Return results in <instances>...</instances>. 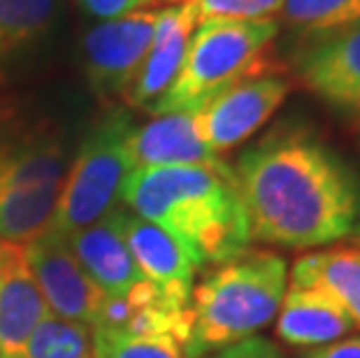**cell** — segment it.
Wrapping results in <instances>:
<instances>
[{
	"mask_svg": "<svg viewBox=\"0 0 360 358\" xmlns=\"http://www.w3.org/2000/svg\"><path fill=\"white\" fill-rule=\"evenodd\" d=\"M233 174L251 242L321 249L360 238V172L307 126H277Z\"/></svg>",
	"mask_w": 360,
	"mask_h": 358,
	"instance_id": "1",
	"label": "cell"
},
{
	"mask_svg": "<svg viewBox=\"0 0 360 358\" xmlns=\"http://www.w3.org/2000/svg\"><path fill=\"white\" fill-rule=\"evenodd\" d=\"M121 205L163 228L200 270L251 249L231 165L135 167L121 188Z\"/></svg>",
	"mask_w": 360,
	"mask_h": 358,
	"instance_id": "2",
	"label": "cell"
},
{
	"mask_svg": "<svg viewBox=\"0 0 360 358\" xmlns=\"http://www.w3.org/2000/svg\"><path fill=\"white\" fill-rule=\"evenodd\" d=\"M288 286V265L270 249L212 265L191 293L186 358H205L254 338L277 319Z\"/></svg>",
	"mask_w": 360,
	"mask_h": 358,
	"instance_id": "3",
	"label": "cell"
},
{
	"mask_svg": "<svg viewBox=\"0 0 360 358\" xmlns=\"http://www.w3.org/2000/svg\"><path fill=\"white\" fill-rule=\"evenodd\" d=\"M279 33V21H202L188 40L181 68L172 87L151 114L191 112L256 72L274 70L267 49Z\"/></svg>",
	"mask_w": 360,
	"mask_h": 358,
	"instance_id": "4",
	"label": "cell"
},
{
	"mask_svg": "<svg viewBox=\"0 0 360 358\" xmlns=\"http://www.w3.org/2000/svg\"><path fill=\"white\" fill-rule=\"evenodd\" d=\"M133 128V119L124 108H110L89 128L65 174L47 231L70 238L119 207L121 188L133 172L128 156Z\"/></svg>",
	"mask_w": 360,
	"mask_h": 358,
	"instance_id": "5",
	"label": "cell"
},
{
	"mask_svg": "<svg viewBox=\"0 0 360 358\" xmlns=\"http://www.w3.org/2000/svg\"><path fill=\"white\" fill-rule=\"evenodd\" d=\"M290 94V82L277 70H263L235 82L193 112L195 131L214 154H226L263 128Z\"/></svg>",
	"mask_w": 360,
	"mask_h": 358,
	"instance_id": "6",
	"label": "cell"
},
{
	"mask_svg": "<svg viewBox=\"0 0 360 358\" xmlns=\"http://www.w3.org/2000/svg\"><path fill=\"white\" fill-rule=\"evenodd\" d=\"M156 17L158 10H137L86 30L84 70L101 101L126 98L154 40Z\"/></svg>",
	"mask_w": 360,
	"mask_h": 358,
	"instance_id": "7",
	"label": "cell"
},
{
	"mask_svg": "<svg viewBox=\"0 0 360 358\" xmlns=\"http://www.w3.org/2000/svg\"><path fill=\"white\" fill-rule=\"evenodd\" d=\"M24 254L51 314L84 328H96L105 293L82 268L68 238L44 231L26 242Z\"/></svg>",
	"mask_w": 360,
	"mask_h": 358,
	"instance_id": "8",
	"label": "cell"
},
{
	"mask_svg": "<svg viewBox=\"0 0 360 358\" xmlns=\"http://www.w3.org/2000/svg\"><path fill=\"white\" fill-rule=\"evenodd\" d=\"M293 65L300 84L319 101L360 119V24L309 37Z\"/></svg>",
	"mask_w": 360,
	"mask_h": 358,
	"instance_id": "9",
	"label": "cell"
},
{
	"mask_svg": "<svg viewBox=\"0 0 360 358\" xmlns=\"http://www.w3.org/2000/svg\"><path fill=\"white\" fill-rule=\"evenodd\" d=\"M65 147L44 128L0 126V196L60 191Z\"/></svg>",
	"mask_w": 360,
	"mask_h": 358,
	"instance_id": "10",
	"label": "cell"
},
{
	"mask_svg": "<svg viewBox=\"0 0 360 358\" xmlns=\"http://www.w3.org/2000/svg\"><path fill=\"white\" fill-rule=\"evenodd\" d=\"M121 233L137 268L174 307L188 309L198 265L191 254L163 228L121 207Z\"/></svg>",
	"mask_w": 360,
	"mask_h": 358,
	"instance_id": "11",
	"label": "cell"
},
{
	"mask_svg": "<svg viewBox=\"0 0 360 358\" xmlns=\"http://www.w3.org/2000/svg\"><path fill=\"white\" fill-rule=\"evenodd\" d=\"M70 247L82 268L105 295L128 298L135 288L147 284L121 233V205L82 231L72 233Z\"/></svg>",
	"mask_w": 360,
	"mask_h": 358,
	"instance_id": "12",
	"label": "cell"
},
{
	"mask_svg": "<svg viewBox=\"0 0 360 358\" xmlns=\"http://www.w3.org/2000/svg\"><path fill=\"white\" fill-rule=\"evenodd\" d=\"M198 26V19L188 5L177 3L165 10H158L154 40L147 51V58L137 72L133 87L126 94L130 108L151 112L154 105L165 96L177 77L188 40Z\"/></svg>",
	"mask_w": 360,
	"mask_h": 358,
	"instance_id": "13",
	"label": "cell"
},
{
	"mask_svg": "<svg viewBox=\"0 0 360 358\" xmlns=\"http://www.w3.org/2000/svg\"><path fill=\"white\" fill-rule=\"evenodd\" d=\"M49 314L24 245L0 242V358L17 354Z\"/></svg>",
	"mask_w": 360,
	"mask_h": 358,
	"instance_id": "14",
	"label": "cell"
},
{
	"mask_svg": "<svg viewBox=\"0 0 360 358\" xmlns=\"http://www.w3.org/2000/svg\"><path fill=\"white\" fill-rule=\"evenodd\" d=\"M277 338L288 347H323L354 335L356 324L349 312L321 288L288 281L281 307L277 312Z\"/></svg>",
	"mask_w": 360,
	"mask_h": 358,
	"instance_id": "15",
	"label": "cell"
},
{
	"mask_svg": "<svg viewBox=\"0 0 360 358\" xmlns=\"http://www.w3.org/2000/svg\"><path fill=\"white\" fill-rule=\"evenodd\" d=\"M128 156L133 170L172 165H228L224 158L205 147L191 112L156 114L149 124L133 128L128 138Z\"/></svg>",
	"mask_w": 360,
	"mask_h": 358,
	"instance_id": "16",
	"label": "cell"
},
{
	"mask_svg": "<svg viewBox=\"0 0 360 358\" xmlns=\"http://www.w3.org/2000/svg\"><path fill=\"white\" fill-rule=\"evenodd\" d=\"M288 281L333 295L360 331V238L300 256L288 270Z\"/></svg>",
	"mask_w": 360,
	"mask_h": 358,
	"instance_id": "17",
	"label": "cell"
},
{
	"mask_svg": "<svg viewBox=\"0 0 360 358\" xmlns=\"http://www.w3.org/2000/svg\"><path fill=\"white\" fill-rule=\"evenodd\" d=\"M53 14L56 0H0V63L40 42Z\"/></svg>",
	"mask_w": 360,
	"mask_h": 358,
	"instance_id": "18",
	"label": "cell"
},
{
	"mask_svg": "<svg viewBox=\"0 0 360 358\" xmlns=\"http://www.w3.org/2000/svg\"><path fill=\"white\" fill-rule=\"evenodd\" d=\"M279 14L283 24L309 40L360 24V0H283Z\"/></svg>",
	"mask_w": 360,
	"mask_h": 358,
	"instance_id": "19",
	"label": "cell"
},
{
	"mask_svg": "<svg viewBox=\"0 0 360 358\" xmlns=\"http://www.w3.org/2000/svg\"><path fill=\"white\" fill-rule=\"evenodd\" d=\"M94 358H186L172 335H137L124 328L98 326L91 335Z\"/></svg>",
	"mask_w": 360,
	"mask_h": 358,
	"instance_id": "20",
	"label": "cell"
},
{
	"mask_svg": "<svg viewBox=\"0 0 360 358\" xmlns=\"http://www.w3.org/2000/svg\"><path fill=\"white\" fill-rule=\"evenodd\" d=\"M10 358H94L91 333L79 324L49 314Z\"/></svg>",
	"mask_w": 360,
	"mask_h": 358,
	"instance_id": "21",
	"label": "cell"
},
{
	"mask_svg": "<svg viewBox=\"0 0 360 358\" xmlns=\"http://www.w3.org/2000/svg\"><path fill=\"white\" fill-rule=\"evenodd\" d=\"M193 10L198 24L202 21H263L281 12L283 0H170Z\"/></svg>",
	"mask_w": 360,
	"mask_h": 358,
	"instance_id": "22",
	"label": "cell"
},
{
	"mask_svg": "<svg viewBox=\"0 0 360 358\" xmlns=\"http://www.w3.org/2000/svg\"><path fill=\"white\" fill-rule=\"evenodd\" d=\"M205 358H286V356L281 354V349L274 342L260 338V335H254V338H247L233 347H226L221 352H214Z\"/></svg>",
	"mask_w": 360,
	"mask_h": 358,
	"instance_id": "23",
	"label": "cell"
},
{
	"mask_svg": "<svg viewBox=\"0 0 360 358\" xmlns=\"http://www.w3.org/2000/svg\"><path fill=\"white\" fill-rule=\"evenodd\" d=\"M151 0H77L84 12L94 14L98 19H117L124 14L137 12Z\"/></svg>",
	"mask_w": 360,
	"mask_h": 358,
	"instance_id": "24",
	"label": "cell"
},
{
	"mask_svg": "<svg viewBox=\"0 0 360 358\" xmlns=\"http://www.w3.org/2000/svg\"><path fill=\"white\" fill-rule=\"evenodd\" d=\"M297 358H360V335H349L330 345L304 349Z\"/></svg>",
	"mask_w": 360,
	"mask_h": 358,
	"instance_id": "25",
	"label": "cell"
},
{
	"mask_svg": "<svg viewBox=\"0 0 360 358\" xmlns=\"http://www.w3.org/2000/svg\"><path fill=\"white\" fill-rule=\"evenodd\" d=\"M358 126H360V119H358Z\"/></svg>",
	"mask_w": 360,
	"mask_h": 358,
	"instance_id": "26",
	"label": "cell"
}]
</instances>
